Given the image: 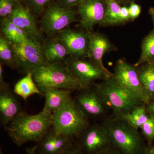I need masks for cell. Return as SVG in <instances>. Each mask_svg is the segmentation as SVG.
<instances>
[{
    "mask_svg": "<svg viewBox=\"0 0 154 154\" xmlns=\"http://www.w3.org/2000/svg\"><path fill=\"white\" fill-rule=\"evenodd\" d=\"M52 113L44 109L35 115H30L23 110L5 130L18 146L30 142L38 143L52 127Z\"/></svg>",
    "mask_w": 154,
    "mask_h": 154,
    "instance_id": "6da1fadb",
    "label": "cell"
},
{
    "mask_svg": "<svg viewBox=\"0 0 154 154\" xmlns=\"http://www.w3.org/2000/svg\"><path fill=\"white\" fill-rule=\"evenodd\" d=\"M112 146L121 154H146V145L138 129L121 119L109 116L101 122Z\"/></svg>",
    "mask_w": 154,
    "mask_h": 154,
    "instance_id": "7a4b0ae2",
    "label": "cell"
},
{
    "mask_svg": "<svg viewBox=\"0 0 154 154\" xmlns=\"http://www.w3.org/2000/svg\"><path fill=\"white\" fill-rule=\"evenodd\" d=\"M112 112V116L119 117L138 107L146 105L130 93L112 76L94 85Z\"/></svg>",
    "mask_w": 154,
    "mask_h": 154,
    "instance_id": "3957f363",
    "label": "cell"
},
{
    "mask_svg": "<svg viewBox=\"0 0 154 154\" xmlns=\"http://www.w3.org/2000/svg\"><path fill=\"white\" fill-rule=\"evenodd\" d=\"M42 93L49 88L79 91L82 89L64 63H44L31 72ZM43 94V93H42Z\"/></svg>",
    "mask_w": 154,
    "mask_h": 154,
    "instance_id": "277c9868",
    "label": "cell"
},
{
    "mask_svg": "<svg viewBox=\"0 0 154 154\" xmlns=\"http://www.w3.org/2000/svg\"><path fill=\"white\" fill-rule=\"evenodd\" d=\"M90 123L72 98L52 113L53 129L59 134L75 140L79 138Z\"/></svg>",
    "mask_w": 154,
    "mask_h": 154,
    "instance_id": "5b68a950",
    "label": "cell"
},
{
    "mask_svg": "<svg viewBox=\"0 0 154 154\" xmlns=\"http://www.w3.org/2000/svg\"><path fill=\"white\" fill-rule=\"evenodd\" d=\"M75 11L62 4L54 3L45 9L40 22V30L48 36H56L76 21Z\"/></svg>",
    "mask_w": 154,
    "mask_h": 154,
    "instance_id": "8992f818",
    "label": "cell"
},
{
    "mask_svg": "<svg viewBox=\"0 0 154 154\" xmlns=\"http://www.w3.org/2000/svg\"><path fill=\"white\" fill-rule=\"evenodd\" d=\"M77 91L75 102L89 120L101 122L109 117L110 108L94 85Z\"/></svg>",
    "mask_w": 154,
    "mask_h": 154,
    "instance_id": "52a82bcc",
    "label": "cell"
},
{
    "mask_svg": "<svg viewBox=\"0 0 154 154\" xmlns=\"http://www.w3.org/2000/svg\"><path fill=\"white\" fill-rule=\"evenodd\" d=\"M11 45L16 67L19 71L27 74L45 63L42 52L41 43L30 39Z\"/></svg>",
    "mask_w": 154,
    "mask_h": 154,
    "instance_id": "ba28073f",
    "label": "cell"
},
{
    "mask_svg": "<svg viewBox=\"0 0 154 154\" xmlns=\"http://www.w3.org/2000/svg\"><path fill=\"white\" fill-rule=\"evenodd\" d=\"M77 140L85 154H99L113 146L109 133L101 122L90 123Z\"/></svg>",
    "mask_w": 154,
    "mask_h": 154,
    "instance_id": "9c48e42d",
    "label": "cell"
},
{
    "mask_svg": "<svg viewBox=\"0 0 154 154\" xmlns=\"http://www.w3.org/2000/svg\"><path fill=\"white\" fill-rule=\"evenodd\" d=\"M64 64L82 89L92 87L97 81H104L110 78L91 61L85 59L70 57Z\"/></svg>",
    "mask_w": 154,
    "mask_h": 154,
    "instance_id": "30bf717a",
    "label": "cell"
},
{
    "mask_svg": "<svg viewBox=\"0 0 154 154\" xmlns=\"http://www.w3.org/2000/svg\"><path fill=\"white\" fill-rule=\"evenodd\" d=\"M113 74L116 82L122 88L146 105L147 104L145 91L139 76L137 67L123 60L119 59L116 64Z\"/></svg>",
    "mask_w": 154,
    "mask_h": 154,
    "instance_id": "8fae6325",
    "label": "cell"
},
{
    "mask_svg": "<svg viewBox=\"0 0 154 154\" xmlns=\"http://www.w3.org/2000/svg\"><path fill=\"white\" fill-rule=\"evenodd\" d=\"M106 10L105 0H84L78 6L80 26L88 32H93L95 25H103Z\"/></svg>",
    "mask_w": 154,
    "mask_h": 154,
    "instance_id": "7c38bea8",
    "label": "cell"
},
{
    "mask_svg": "<svg viewBox=\"0 0 154 154\" xmlns=\"http://www.w3.org/2000/svg\"><path fill=\"white\" fill-rule=\"evenodd\" d=\"M56 36L65 45L71 57L88 58L90 36L88 31L73 30L68 28Z\"/></svg>",
    "mask_w": 154,
    "mask_h": 154,
    "instance_id": "4fadbf2b",
    "label": "cell"
},
{
    "mask_svg": "<svg viewBox=\"0 0 154 154\" xmlns=\"http://www.w3.org/2000/svg\"><path fill=\"white\" fill-rule=\"evenodd\" d=\"M89 33V60L101 69L108 76H112L113 73L108 70L104 65L103 58L105 54L116 50V47L112 44L105 34L98 32H90Z\"/></svg>",
    "mask_w": 154,
    "mask_h": 154,
    "instance_id": "5bb4252c",
    "label": "cell"
},
{
    "mask_svg": "<svg viewBox=\"0 0 154 154\" xmlns=\"http://www.w3.org/2000/svg\"><path fill=\"white\" fill-rule=\"evenodd\" d=\"M8 19L22 29L31 39L41 43L44 40L42 32L37 27L35 17L28 8L20 4Z\"/></svg>",
    "mask_w": 154,
    "mask_h": 154,
    "instance_id": "9a60e30c",
    "label": "cell"
},
{
    "mask_svg": "<svg viewBox=\"0 0 154 154\" xmlns=\"http://www.w3.org/2000/svg\"><path fill=\"white\" fill-rule=\"evenodd\" d=\"M75 141L74 139L57 133L51 127L38 143L36 153L37 154H61Z\"/></svg>",
    "mask_w": 154,
    "mask_h": 154,
    "instance_id": "2e32d148",
    "label": "cell"
},
{
    "mask_svg": "<svg viewBox=\"0 0 154 154\" xmlns=\"http://www.w3.org/2000/svg\"><path fill=\"white\" fill-rule=\"evenodd\" d=\"M16 96L9 86L0 89V119L5 130L15 116L23 110Z\"/></svg>",
    "mask_w": 154,
    "mask_h": 154,
    "instance_id": "e0dca14e",
    "label": "cell"
},
{
    "mask_svg": "<svg viewBox=\"0 0 154 154\" xmlns=\"http://www.w3.org/2000/svg\"><path fill=\"white\" fill-rule=\"evenodd\" d=\"M41 49L45 63H64L71 57L67 48L56 36L44 39Z\"/></svg>",
    "mask_w": 154,
    "mask_h": 154,
    "instance_id": "ac0fdd59",
    "label": "cell"
},
{
    "mask_svg": "<svg viewBox=\"0 0 154 154\" xmlns=\"http://www.w3.org/2000/svg\"><path fill=\"white\" fill-rule=\"evenodd\" d=\"M71 91L67 89L49 88L43 92L45 103L43 109L53 113L72 98Z\"/></svg>",
    "mask_w": 154,
    "mask_h": 154,
    "instance_id": "d6986e66",
    "label": "cell"
},
{
    "mask_svg": "<svg viewBox=\"0 0 154 154\" xmlns=\"http://www.w3.org/2000/svg\"><path fill=\"white\" fill-rule=\"evenodd\" d=\"M26 75L16 83L13 91L17 96H20L25 101L34 94L43 96L33 80L32 73L29 72Z\"/></svg>",
    "mask_w": 154,
    "mask_h": 154,
    "instance_id": "ffe728a7",
    "label": "cell"
},
{
    "mask_svg": "<svg viewBox=\"0 0 154 154\" xmlns=\"http://www.w3.org/2000/svg\"><path fill=\"white\" fill-rule=\"evenodd\" d=\"M1 30L2 35L11 43H20L32 39L9 19L1 20Z\"/></svg>",
    "mask_w": 154,
    "mask_h": 154,
    "instance_id": "44dd1931",
    "label": "cell"
},
{
    "mask_svg": "<svg viewBox=\"0 0 154 154\" xmlns=\"http://www.w3.org/2000/svg\"><path fill=\"white\" fill-rule=\"evenodd\" d=\"M139 76L144 88L147 104L154 99V66L146 63L137 67Z\"/></svg>",
    "mask_w": 154,
    "mask_h": 154,
    "instance_id": "7402d4cb",
    "label": "cell"
},
{
    "mask_svg": "<svg viewBox=\"0 0 154 154\" xmlns=\"http://www.w3.org/2000/svg\"><path fill=\"white\" fill-rule=\"evenodd\" d=\"M116 118L123 119L139 129L147 121L149 116L146 110V105H144L136 107L129 113Z\"/></svg>",
    "mask_w": 154,
    "mask_h": 154,
    "instance_id": "603a6c76",
    "label": "cell"
},
{
    "mask_svg": "<svg viewBox=\"0 0 154 154\" xmlns=\"http://www.w3.org/2000/svg\"><path fill=\"white\" fill-rule=\"evenodd\" d=\"M139 60L134 65L136 67L151 62L154 60V29L143 38Z\"/></svg>",
    "mask_w": 154,
    "mask_h": 154,
    "instance_id": "cb8c5ba5",
    "label": "cell"
},
{
    "mask_svg": "<svg viewBox=\"0 0 154 154\" xmlns=\"http://www.w3.org/2000/svg\"><path fill=\"white\" fill-rule=\"evenodd\" d=\"M106 10L103 26L122 25L120 19L121 7L116 0H105Z\"/></svg>",
    "mask_w": 154,
    "mask_h": 154,
    "instance_id": "d4e9b609",
    "label": "cell"
},
{
    "mask_svg": "<svg viewBox=\"0 0 154 154\" xmlns=\"http://www.w3.org/2000/svg\"><path fill=\"white\" fill-rule=\"evenodd\" d=\"M0 60L3 65L13 69H17L11 42L2 34L0 36Z\"/></svg>",
    "mask_w": 154,
    "mask_h": 154,
    "instance_id": "484cf974",
    "label": "cell"
},
{
    "mask_svg": "<svg viewBox=\"0 0 154 154\" xmlns=\"http://www.w3.org/2000/svg\"><path fill=\"white\" fill-rule=\"evenodd\" d=\"M20 4L18 0H0L1 20L9 19Z\"/></svg>",
    "mask_w": 154,
    "mask_h": 154,
    "instance_id": "4316f807",
    "label": "cell"
},
{
    "mask_svg": "<svg viewBox=\"0 0 154 154\" xmlns=\"http://www.w3.org/2000/svg\"><path fill=\"white\" fill-rule=\"evenodd\" d=\"M142 135L146 140L148 145H152L154 141V119L149 116L148 120L142 126Z\"/></svg>",
    "mask_w": 154,
    "mask_h": 154,
    "instance_id": "83f0119b",
    "label": "cell"
},
{
    "mask_svg": "<svg viewBox=\"0 0 154 154\" xmlns=\"http://www.w3.org/2000/svg\"><path fill=\"white\" fill-rule=\"evenodd\" d=\"M28 8L37 15H41L51 0H25Z\"/></svg>",
    "mask_w": 154,
    "mask_h": 154,
    "instance_id": "f1b7e54d",
    "label": "cell"
},
{
    "mask_svg": "<svg viewBox=\"0 0 154 154\" xmlns=\"http://www.w3.org/2000/svg\"><path fill=\"white\" fill-rule=\"evenodd\" d=\"M128 9L131 20L132 21H134L135 19L138 18L141 12V8L140 6L134 2L131 3Z\"/></svg>",
    "mask_w": 154,
    "mask_h": 154,
    "instance_id": "f546056e",
    "label": "cell"
},
{
    "mask_svg": "<svg viewBox=\"0 0 154 154\" xmlns=\"http://www.w3.org/2000/svg\"><path fill=\"white\" fill-rule=\"evenodd\" d=\"M61 154H85L76 141L69 146Z\"/></svg>",
    "mask_w": 154,
    "mask_h": 154,
    "instance_id": "4dcf8cb0",
    "label": "cell"
},
{
    "mask_svg": "<svg viewBox=\"0 0 154 154\" xmlns=\"http://www.w3.org/2000/svg\"><path fill=\"white\" fill-rule=\"evenodd\" d=\"M120 19H121L122 25L125 24L126 22L131 20L129 9L126 6H124L121 8Z\"/></svg>",
    "mask_w": 154,
    "mask_h": 154,
    "instance_id": "1f68e13d",
    "label": "cell"
},
{
    "mask_svg": "<svg viewBox=\"0 0 154 154\" xmlns=\"http://www.w3.org/2000/svg\"><path fill=\"white\" fill-rule=\"evenodd\" d=\"M62 5L69 8L79 6L84 0H61Z\"/></svg>",
    "mask_w": 154,
    "mask_h": 154,
    "instance_id": "d6a6232c",
    "label": "cell"
},
{
    "mask_svg": "<svg viewBox=\"0 0 154 154\" xmlns=\"http://www.w3.org/2000/svg\"><path fill=\"white\" fill-rule=\"evenodd\" d=\"M146 108L149 116L154 119V99L146 104Z\"/></svg>",
    "mask_w": 154,
    "mask_h": 154,
    "instance_id": "836d02e7",
    "label": "cell"
},
{
    "mask_svg": "<svg viewBox=\"0 0 154 154\" xmlns=\"http://www.w3.org/2000/svg\"><path fill=\"white\" fill-rule=\"evenodd\" d=\"M3 65L0 63V89L5 88L9 86L8 84L6 83L4 81V69H3Z\"/></svg>",
    "mask_w": 154,
    "mask_h": 154,
    "instance_id": "e575fe53",
    "label": "cell"
},
{
    "mask_svg": "<svg viewBox=\"0 0 154 154\" xmlns=\"http://www.w3.org/2000/svg\"><path fill=\"white\" fill-rule=\"evenodd\" d=\"M99 154H121L113 146Z\"/></svg>",
    "mask_w": 154,
    "mask_h": 154,
    "instance_id": "d590c367",
    "label": "cell"
},
{
    "mask_svg": "<svg viewBox=\"0 0 154 154\" xmlns=\"http://www.w3.org/2000/svg\"><path fill=\"white\" fill-rule=\"evenodd\" d=\"M37 145L33 146L32 147L28 148L26 150L27 154H37L36 153Z\"/></svg>",
    "mask_w": 154,
    "mask_h": 154,
    "instance_id": "8d00e7d4",
    "label": "cell"
},
{
    "mask_svg": "<svg viewBox=\"0 0 154 154\" xmlns=\"http://www.w3.org/2000/svg\"><path fill=\"white\" fill-rule=\"evenodd\" d=\"M146 154H154V146L152 145L147 146L146 150Z\"/></svg>",
    "mask_w": 154,
    "mask_h": 154,
    "instance_id": "74e56055",
    "label": "cell"
},
{
    "mask_svg": "<svg viewBox=\"0 0 154 154\" xmlns=\"http://www.w3.org/2000/svg\"><path fill=\"white\" fill-rule=\"evenodd\" d=\"M149 13L151 17L154 25V8H151L149 9Z\"/></svg>",
    "mask_w": 154,
    "mask_h": 154,
    "instance_id": "f35d334b",
    "label": "cell"
},
{
    "mask_svg": "<svg viewBox=\"0 0 154 154\" xmlns=\"http://www.w3.org/2000/svg\"><path fill=\"white\" fill-rule=\"evenodd\" d=\"M148 63H150L152 64L154 66V60H153L151 62Z\"/></svg>",
    "mask_w": 154,
    "mask_h": 154,
    "instance_id": "ab89813d",
    "label": "cell"
},
{
    "mask_svg": "<svg viewBox=\"0 0 154 154\" xmlns=\"http://www.w3.org/2000/svg\"><path fill=\"white\" fill-rule=\"evenodd\" d=\"M117 2L118 1H121V2H125V1H129V0H116Z\"/></svg>",
    "mask_w": 154,
    "mask_h": 154,
    "instance_id": "60d3db41",
    "label": "cell"
}]
</instances>
